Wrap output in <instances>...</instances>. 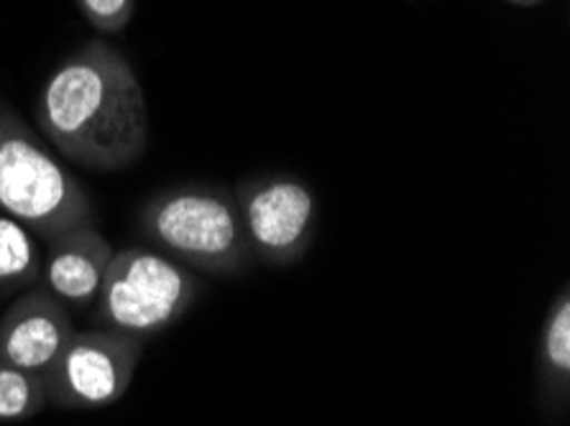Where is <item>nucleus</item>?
<instances>
[{"label":"nucleus","mask_w":570,"mask_h":426,"mask_svg":"<svg viewBox=\"0 0 570 426\" xmlns=\"http://www.w3.org/2000/svg\"><path fill=\"white\" fill-rule=\"evenodd\" d=\"M47 141L90 171L134 167L149 146V108L134 67L106 41H88L67 57L37 100Z\"/></svg>","instance_id":"f257e3e1"},{"label":"nucleus","mask_w":570,"mask_h":426,"mask_svg":"<svg viewBox=\"0 0 570 426\" xmlns=\"http://www.w3.org/2000/svg\"><path fill=\"white\" fill-rule=\"evenodd\" d=\"M138 232L189 271L238 276L254 264L233 189L177 185L138 207Z\"/></svg>","instance_id":"f03ea898"},{"label":"nucleus","mask_w":570,"mask_h":426,"mask_svg":"<svg viewBox=\"0 0 570 426\" xmlns=\"http://www.w3.org/2000/svg\"><path fill=\"white\" fill-rule=\"evenodd\" d=\"M0 212L37 238L95 225V207L62 161L41 138L0 102Z\"/></svg>","instance_id":"7ed1b4c3"},{"label":"nucleus","mask_w":570,"mask_h":426,"mask_svg":"<svg viewBox=\"0 0 570 426\" xmlns=\"http://www.w3.org/2000/svg\"><path fill=\"white\" fill-rule=\"evenodd\" d=\"M200 291V278L187 266L146 248H124L110 260L90 319L95 327L146 340L177 325Z\"/></svg>","instance_id":"20e7f679"},{"label":"nucleus","mask_w":570,"mask_h":426,"mask_svg":"<svg viewBox=\"0 0 570 426\" xmlns=\"http://www.w3.org/2000/svg\"><path fill=\"white\" fill-rule=\"evenodd\" d=\"M233 197L254 260L295 266L307 256L317 230V197L299 177L262 174L240 179Z\"/></svg>","instance_id":"39448f33"},{"label":"nucleus","mask_w":570,"mask_h":426,"mask_svg":"<svg viewBox=\"0 0 570 426\" xmlns=\"http://www.w3.org/2000/svg\"><path fill=\"white\" fill-rule=\"evenodd\" d=\"M144 355V340L116 329L75 333L41 376L49 406L102 408L128 394Z\"/></svg>","instance_id":"423d86ee"},{"label":"nucleus","mask_w":570,"mask_h":426,"mask_svg":"<svg viewBox=\"0 0 570 426\" xmlns=\"http://www.w3.org/2000/svg\"><path fill=\"white\" fill-rule=\"evenodd\" d=\"M75 333L65 304L45 286H33L0 315V360L45 376Z\"/></svg>","instance_id":"0eeeda50"},{"label":"nucleus","mask_w":570,"mask_h":426,"mask_svg":"<svg viewBox=\"0 0 570 426\" xmlns=\"http://www.w3.org/2000/svg\"><path fill=\"white\" fill-rule=\"evenodd\" d=\"M114 256V246L95 225L59 232L47 240L41 286L55 294L67 309H90Z\"/></svg>","instance_id":"6e6552de"},{"label":"nucleus","mask_w":570,"mask_h":426,"mask_svg":"<svg viewBox=\"0 0 570 426\" xmlns=\"http://www.w3.org/2000/svg\"><path fill=\"white\" fill-rule=\"evenodd\" d=\"M534 396L548 416H566L570 404V286L563 284L542 321L534 355Z\"/></svg>","instance_id":"1a4fd4ad"},{"label":"nucleus","mask_w":570,"mask_h":426,"mask_svg":"<svg viewBox=\"0 0 570 426\" xmlns=\"http://www.w3.org/2000/svg\"><path fill=\"white\" fill-rule=\"evenodd\" d=\"M41 256L37 235L19 220L0 212V297H13L41 284Z\"/></svg>","instance_id":"9d476101"},{"label":"nucleus","mask_w":570,"mask_h":426,"mask_svg":"<svg viewBox=\"0 0 570 426\" xmlns=\"http://www.w3.org/2000/svg\"><path fill=\"white\" fill-rule=\"evenodd\" d=\"M49 406L45 380L0 360V422L33 419Z\"/></svg>","instance_id":"9b49d317"},{"label":"nucleus","mask_w":570,"mask_h":426,"mask_svg":"<svg viewBox=\"0 0 570 426\" xmlns=\"http://www.w3.org/2000/svg\"><path fill=\"white\" fill-rule=\"evenodd\" d=\"M85 19L102 33H118L134 21L136 0H77Z\"/></svg>","instance_id":"f8f14e48"},{"label":"nucleus","mask_w":570,"mask_h":426,"mask_svg":"<svg viewBox=\"0 0 570 426\" xmlns=\"http://www.w3.org/2000/svg\"><path fill=\"white\" fill-rule=\"evenodd\" d=\"M507 3H512V6H520V8H532V6H540L542 0H507Z\"/></svg>","instance_id":"ddd939ff"}]
</instances>
